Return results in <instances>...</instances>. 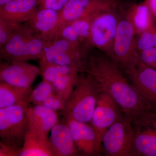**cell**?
Masks as SVG:
<instances>
[{
	"label": "cell",
	"instance_id": "obj_1",
	"mask_svg": "<svg viewBox=\"0 0 156 156\" xmlns=\"http://www.w3.org/2000/svg\"><path fill=\"white\" fill-rule=\"evenodd\" d=\"M82 52V72L91 75L118 104L123 114L132 119L137 115L156 109L129 83L120 68L107 55L95 48Z\"/></svg>",
	"mask_w": 156,
	"mask_h": 156
},
{
	"label": "cell",
	"instance_id": "obj_2",
	"mask_svg": "<svg viewBox=\"0 0 156 156\" xmlns=\"http://www.w3.org/2000/svg\"><path fill=\"white\" fill-rule=\"evenodd\" d=\"M81 73L79 74L77 83L66 100L64 109L62 111L64 118L89 123L102 90L91 75Z\"/></svg>",
	"mask_w": 156,
	"mask_h": 156
},
{
	"label": "cell",
	"instance_id": "obj_3",
	"mask_svg": "<svg viewBox=\"0 0 156 156\" xmlns=\"http://www.w3.org/2000/svg\"><path fill=\"white\" fill-rule=\"evenodd\" d=\"M49 42L23 23L11 38L0 47L1 59L7 62L39 59Z\"/></svg>",
	"mask_w": 156,
	"mask_h": 156
},
{
	"label": "cell",
	"instance_id": "obj_4",
	"mask_svg": "<svg viewBox=\"0 0 156 156\" xmlns=\"http://www.w3.org/2000/svg\"><path fill=\"white\" fill-rule=\"evenodd\" d=\"M131 120L124 114L104 134L101 146L109 156H135Z\"/></svg>",
	"mask_w": 156,
	"mask_h": 156
},
{
	"label": "cell",
	"instance_id": "obj_5",
	"mask_svg": "<svg viewBox=\"0 0 156 156\" xmlns=\"http://www.w3.org/2000/svg\"><path fill=\"white\" fill-rule=\"evenodd\" d=\"M119 17L113 11L103 12L96 16L91 23L89 37L81 48L98 49L111 58Z\"/></svg>",
	"mask_w": 156,
	"mask_h": 156
},
{
	"label": "cell",
	"instance_id": "obj_6",
	"mask_svg": "<svg viewBox=\"0 0 156 156\" xmlns=\"http://www.w3.org/2000/svg\"><path fill=\"white\" fill-rule=\"evenodd\" d=\"M135 36L133 27L126 15L119 17L111 59L124 71L139 60L135 48Z\"/></svg>",
	"mask_w": 156,
	"mask_h": 156
},
{
	"label": "cell",
	"instance_id": "obj_7",
	"mask_svg": "<svg viewBox=\"0 0 156 156\" xmlns=\"http://www.w3.org/2000/svg\"><path fill=\"white\" fill-rule=\"evenodd\" d=\"M28 105H16L0 108V137L21 148L27 131Z\"/></svg>",
	"mask_w": 156,
	"mask_h": 156
},
{
	"label": "cell",
	"instance_id": "obj_8",
	"mask_svg": "<svg viewBox=\"0 0 156 156\" xmlns=\"http://www.w3.org/2000/svg\"><path fill=\"white\" fill-rule=\"evenodd\" d=\"M135 156H156V109L131 119Z\"/></svg>",
	"mask_w": 156,
	"mask_h": 156
},
{
	"label": "cell",
	"instance_id": "obj_9",
	"mask_svg": "<svg viewBox=\"0 0 156 156\" xmlns=\"http://www.w3.org/2000/svg\"><path fill=\"white\" fill-rule=\"evenodd\" d=\"M39 62L77 68L83 71L81 46L61 37L48 43Z\"/></svg>",
	"mask_w": 156,
	"mask_h": 156
},
{
	"label": "cell",
	"instance_id": "obj_10",
	"mask_svg": "<svg viewBox=\"0 0 156 156\" xmlns=\"http://www.w3.org/2000/svg\"><path fill=\"white\" fill-rule=\"evenodd\" d=\"M111 11H112L110 7L96 1L69 0L59 12L54 38L58 30L67 23L78 20L95 18L101 13Z\"/></svg>",
	"mask_w": 156,
	"mask_h": 156
},
{
	"label": "cell",
	"instance_id": "obj_11",
	"mask_svg": "<svg viewBox=\"0 0 156 156\" xmlns=\"http://www.w3.org/2000/svg\"><path fill=\"white\" fill-rule=\"evenodd\" d=\"M78 151L86 155H98L101 138L91 125L69 118H65Z\"/></svg>",
	"mask_w": 156,
	"mask_h": 156
},
{
	"label": "cell",
	"instance_id": "obj_12",
	"mask_svg": "<svg viewBox=\"0 0 156 156\" xmlns=\"http://www.w3.org/2000/svg\"><path fill=\"white\" fill-rule=\"evenodd\" d=\"M40 72V68L27 62H1L0 82L19 88L30 89Z\"/></svg>",
	"mask_w": 156,
	"mask_h": 156
},
{
	"label": "cell",
	"instance_id": "obj_13",
	"mask_svg": "<svg viewBox=\"0 0 156 156\" xmlns=\"http://www.w3.org/2000/svg\"><path fill=\"white\" fill-rule=\"evenodd\" d=\"M125 72L140 94L156 108V70L139 59L136 64Z\"/></svg>",
	"mask_w": 156,
	"mask_h": 156
},
{
	"label": "cell",
	"instance_id": "obj_14",
	"mask_svg": "<svg viewBox=\"0 0 156 156\" xmlns=\"http://www.w3.org/2000/svg\"><path fill=\"white\" fill-rule=\"evenodd\" d=\"M123 114L115 101L106 92H102L98 98L90 123L102 139L107 130Z\"/></svg>",
	"mask_w": 156,
	"mask_h": 156
},
{
	"label": "cell",
	"instance_id": "obj_15",
	"mask_svg": "<svg viewBox=\"0 0 156 156\" xmlns=\"http://www.w3.org/2000/svg\"><path fill=\"white\" fill-rule=\"evenodd\" d=\"M27 131L44 139H48L49 133L58 123L55 111L41 105L27 107L26 109Z\"/></svg>",
	"mask_w": 156,
	"mask_h": 156
},
{
	"label": "cell",
	"instance_id": "obj_16",
	"mask_svg": "<svg viewBox=\"0 0 156 156\" xmlns=\"http://www.w3.org/2000/svg\"><path fill=\"white\" fill-rule=\"evenodd\" d=\"M59 17V12L48 9H38L23 23L38 36L50 41L54 38V33Z\"/></svg>",
	"mask_w": 156,
	"mask_h": 156
},
{
	"label": "cell",
	"instance_id": "obj_17",
	"mask_svg": "<svg viewBox=\"0 0 156 156\" xmlns=\"http://www.w3.org/2000/svg\"><path fill=\"white\" fill-rule=\"evenodd\" d=\"M41 0H11L0 7V20L23 23L38 9Z\"/></svg>",
	"mask_w": 156,
	"mask_h": 156
},
{
	"label": "cell",
	"instance_id": "obj_18",
	"mask_svg": "<svg viewBox=\"0 0 156 156\" xmlns=\"http://www.w3.org/2000/svg\"><path fill=\"white\" fill-rule=\"evenodd\" d=\"M56 156H73L78 154L76 146L68 126L65 123L56 124L50 131L48 138Z\"/></svg>",
	"mask_w": 156,
	"mask_h": 156
},
{
	"label": "cell",
	"instance_id": "obj_19",
	"mask_svg": "<svg viewBox=\"0 0 156 156\" xmlns=\"http://www.w3.org/2000/svg\"><path fill=\"white\" fill-rule=\"evenodd\" d=\"M80 72L77 68L62 66L53 75L51 84L57 95L66 102L77 83Z\"/></svg>",
	"mask_w": 156,
	"mask_h": 156
},
{
	"label": "cell",
	"instance_id": "obj_20",
	"mask_svg": "<svg viewBox=\"0 0 156 156\" xmlns=\"http://www.w3.org/2000/svg\"><path fill=\"white\" fill-rule=\"evenodd\" d=\"M94 18L78 20L66 24L58 30L54 38H62L82 46L89 37Z\"/></svg>",
	"mask_w": 156,
	"mask_h": 156
},
{
	"label": "cell",
	"instance_id": "obj_21",
	"mask_svg": "<svg viewBox=\"0 0 156 156\" xmlns=\"http://www.w3.org/2000/svg\"><path fill=\"white\" fill-rule=\"evenodd\" d=\"M32 88L23 89L0 82V108L16 105H28Z\"/></svg>",
	"mask_w": 156,
	"mask_h": 156
},
{
	"label": "cell",
	"instance_id": "obj_22",
	"mask_svg": "<svg viewBox=\"0 0 156 156\" xmlns=\"http://www.w3.org/2000/svg\"><path fill=\"white\" fill-rule=\"evenodd\" d=\"M19 156H56L49 139H44L27 131Z\"/></svg>",
	"mask_w": 156,
	"mask_h": 156
},
{
	"label": "cell",
	"instance_id": "obj_23",
	"mask_svg": "<svg viewBox=\"0 0 156 156\" xmlns=\"http://www.w3.org/2000/svg\"><path fill=\"white\" fill-rule=\"evenodd\" d=\"M125 15L133 27L136 36L149 28L155 22L147 5L136 6Z\"/></svg>",
	"mask_w": 156,
	"mask_h": 156
},
{
	"label": "cell",
	"instance_id": "obj_24",
	"mask_svg": "<svg viewBox=\"0 0 156 156\" xmlns=\"http://www.w3.org/2000/svg\"><path fill=\"white\" fill-rule=\"evenodd\" d=\"M54 96L58 95L53 85L43 80L31 92L29 98V104L32 103L34 105H41L46 99Z\"/></svg>",
	"mask_w": 156,
	"mask_h": 156
},
{
	"label": "cell",
	"instance_id": "obj_25",
	"mask_svg": "<svg viewBox=\"0 0 156 156\" xmlns=\"http://www.w3.org/2000/svg\"><path fill=\"white\" fill-rule=\"evenodd\" d=\"M156 46V22L149 28L136 36L135 48L138 53Z\"/></svg>",
	"mask_w": 156,
	"mask_h": 156
},
{
	"label": "cell",
	"instance_id": "obj_26",
	"mask_svg": "<svg viewBox=\"0 0 156 156\" xmlns=\"http://www.w3.org/2000/svg\"><path fill=\"white\" fill-rule=\"evenodd\" d=\"M22 24L0 20V47L11 38Z\"/></svg>",
	"mask_w": 156,
	"mask_h": 156
},
{
	"label": "cell",
	"instance_id": "obj_27",
	"mask_svg": "<svg viewBox=\"0 0 156 156\" xmlns=\"http://www.w3.org/2000/svg\"><path fill=\"white\" fill-rule=\"evenodd\" d=\"M140 60L156 70V46L138 53Z\"/></svg>",
	"mask_w": 156,
	"mask_h": 156
},
{
	"label": "cell",
	"instance_id": "obj_28",
	"mask_svg": "<svg viewBox=\"0 0 156 156\" xmlns=\"http://www.w3.org/2000/svg\"><path fill=\"white\" fill-rule=\"evenodd\" d=\"M69 0H41L38 9H48L60 12Z\"/></svg>",
	"mask_w": 156,
	"mask_h": 156
},
{
	"label": "cell",
	"instance_id": "obj_29",
	"mask_svg": "<svg viewBox=\"0 0 156 156\" xmlns=\"http://www.w3.org/2000/svg\"><path fill=\"white\" fill-rule=\"evenodd\" d=\"M66 102L59 96H54L49 97L42 102L41 105L45 107L55 111L63 110L65 106Z\"/></svg>",
	"mask_w": 156,
	"mask_h": 156
},
{
	"label": "cell",
	"instance_id": "obj_30",
	"mask_svg": "<svg viewBox=\"0 0 156 156\" xmlns=\"http://www.w3.org/2000/svg\"><path fill=\"white\" fill-rule=\"evenodd\" d=\"M147 6L154 21L156 22V0H147Z\"/></svg>",
	"mask_w": 156,
	"mask_h": 156
},
{
	"label": "cell",
	"instance_id": "obj_31",
	"mask_svg": "<svg viewBox=\"0 0 156 156\" xmlns=\"http://www.w3.org/2000/svg\"><path fill=\"white\" fill-rule=\"evenodd\" d=\"M11 1V0H0V7L4 5Z\"/></svg>",
	"mask_w": 156,
	"mask_h": 156
},
{
	"label": "cell",
	"instance_id": "obj_32",
	"mask_svg": "<svg viewBox=\"0 0 156 156\" xmlns=\"http://www.w3.org/2000/svg\"></svg>",
	"mask_w": 156,
	"mask_h": 156
}]
</instances>
